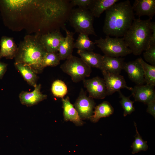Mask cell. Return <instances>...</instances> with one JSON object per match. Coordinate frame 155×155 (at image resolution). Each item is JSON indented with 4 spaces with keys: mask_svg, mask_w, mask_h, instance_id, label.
I'll return each mask as SVG.
<instances>
[{
    "mask_svg": "<svg viewBox=\"0 0 155 155\" xmlns=\"http://www.w3.org/2000/svg\"><path fill=\"white\" fill-rule=\"evenodd\" d=\"M105 12L103 31L106 36L123 37L135 19L128 0L115 3Z\"/></svg>",
    "mask_w": 155,
    "mask_h": 155,
    "instance_id": "cell-1",
    "label": "cell"
},
{
    "mask_svg": "<svg viewBox=\"0 0 155 155\" xmlns=\"http://www.w3.org/2000/svg\"><path fill=\"white\" fill-rule=\"evenodd\" d=\"M46 52L40 43L39 37L26 36L18 48L15 62L27 65L39 73L43 69L42 60Z\"/></svg>",
    "mask_w": 155,
    "mask_h": 155,
    "instance_id": "cell-2",
    "label": "cell"
},
{
    "mask_svg": "<svg viewBox=\"0 0 155 155\" xmlns=\"http://www.w3.org/2000/svg\"><path fill=\"white\" fill-rule=\"evenodd\" d=\"M151 20L135 19L123 38L135 55H139L150 46L152 30Z\"/></svg>",
    "mask_w": 155,
    "mask_h": 155,
    "instance_id": "cell-3",
    "label": "cell"
},
{
    "mask_svg": "<svg viewBox=\"0 0 155 155\" xmlns=\"http://www.w3.org/2000/svg\"><path fill=\"white\" fill-rule=\"evenodd\" d=\"M94 17L87 9H72L68 21L75 32L97 36L93 27Z\"/></svg>",
    "mask_w": 155,
    "mask_h": 155,
    "instance_id": "cell-4",
    "label": "cell"
},
{
    "mask_svg": "<svg viewBox=\"0 0 155 155\" xmlns=\"http://www.w3.org/2000/svg\"><path fill=\"white\" fill-rule=\"evenodd\" d=\"M94 42L104 55L108 56L119 57L132 53L123 38H112L106 36L105 38L100 37Z\"/></svg>",
    "mask_w": 155,
    "mask_h": 155,
    "instance_id": "cell-5",
    "label": "cell"
},
{
    "mask_svg": "<svg viewBox=\"0 0 155 155\" xmlns=\"http://www.w3.org/2000/svg\"><path fill=\"white\" fill-rule=\"evenodd\" d=\"M60 68L75 83L83 81L89 76L92 72L91 67L81 58L73 55L61 65Z\"/></svg>",
    "mask_w": 155,
    "mask_h": 155,
    "instance_id": "cell-6",
    "label": "cell"
},
{
    "mask_svg": "<svg viewBox=\"0 0 155 155\" xmlns=\"http://www.w3.org/2000/svg\"><path fill=\"white\" fill-rule=\"evenodd\" d=\"M96 103L93 99L87 96L82 89L73 105L82 120L90 119L93 114Z\"/></svg>",
    "mask_w": 155,
    "mask_h": 155,
    "instance_id": "cell-7",
    "label": "cell"
},
{
    "mask_svg": "<svg viewBox=\"0 0 155 155\" xmlns=\"http://www.w3.org/2000/svg\"><path fill=\"white\" fill-rule=\"evenodd\" d=\"M84 87L87 89L89 96L94 98L103 99L107 96L106 89L103 79L98 76L83 81Z\"/></svg>",
    "mask_w": 155,
    "mask_h": 155,
    "instance_id": "cell-8",
    "label": "cell"
},
{
    "mask_svg": "<svg viewBox=\"0 0 155 155\" xmlns=\"http://www.w3.org/2000/svg\"><path fill=\"white\" fill-rule=\"evenodd\" d=\"M101 71L106 86L107 96L112 95L123 88L132 90L133 88L127 85L123 76L119 74L109 73L104 71Z\"/></svg>",
    "mask_w": 155,
    "mask_h": 155,
    "instance_id": "cell-9",
    "label": "cell"
},
{
    "mask_svg": "<svg viewBox=\"0 0 155 155\" xmlns=\"http://www.w3.org/2000/svg\"><path fill=\"white\" fill-rule=\"evenodd\" d=\"M64 37L60 31H56L41 35L39 36L41 44L47 52H58L60 45Z\"/></svg>",
    "mask_w": 155,
    "mask_h": 155,
    "instance_id": "cell-10",
    "label": "cell"
},
{
    "mask_svg": "<svg viewBox=\"0 0 155 155\" xmlns=\"http://www.w3.org/2000/svg\"><path fill=\"white\" fill-rule=\"evenodd\" d=\"M123 69L127 73L129 79L136 85H143L145 83L143 67L138 59L124 62Z\"/></svg>",
    "mask_w": 155,
    "mask_h": 155,
    "instance_id": "cell-11",
    "label": "cell"
},
{
    "mask_svg": "<svg viewBox=\"0 0 155 155\" xmlns=\"http://www.w3.org/2000/svg\"><path fill=\"white\" fill-rule=\"evenodd\" d=\"M154 87L147 84L135 86L131 91V95L134 98V101L147 104L155 99Z\"/></svg>",
    "mask_w": 155,
    "mask_h": 155,
    "instance_id": "cell-12",
    "label": "cell"
},
{
    "mask_svg": "<svg viewBox=\"0 0 155 155\" xmlns=\"http://www.w3.org/2000/svg\"><path fill=\"white\" fill-rule=\"evenodd\" d=\"M41 88L40 84H37L32 92L22 91L19 96L21 103L27 106H30L37 104L46 99L47 95L41 92Z\"/></svg>",
    "mask_w": 155,
    "mask_h": 155,
    "instance_id": "cell-13",
    "label": "cell"
},
{
    "mask_svg": "<svg viewBox=\"0 0 155 155\" xmlns=\"http://www.w3.org/2000/svg\"><path fill=\"white\" fill-rule=\"evenodd\" d=\"M135 15L147 16L151 20L155 14V0H135L132 6Z\"/></svg>",
    "mask_w": 155,
    "mask_h": 155,
    "instance_id": "cell-14",
    "label": "cell"
},
{
    "mask_svg": "<svg viewBox=\"0 0 155 155\" xmlns=\"http://www.w3.org/2000/svg\"><path fill=\"white\" fill-rule=\"evenodd\" d=\"M124 58L115 57L105 55L103 56L100 70L106 72L119 74L123 69Z\"/></svg>",
    "mask_w": 155,
    "mask_h": 155,
    "instance_id": "cell-15",
    "label": "cell"
},
{
    "mask_svg": "<svg viewBox=\"0 0 155 155\" xmlns=\"http://www.w3.org/2000/svg\"><path fill=\"white\" fill-rule=\"evenodd\" d=\"M63 108V115L64 121H70L77 126H81L84 122L80 117L78 113L70 101L69 97L61 99Z\"/></svg>",
    "mask_w": 155,
    "mask_h": 155,
    "instance_id": "cell-16",
    "label": "cell"
},
{
    "mask_svg": "<svg viewBox=\"0 0 155 155\" xmlns=\"http://www.w3.org/2000/svg\"><path fill=\"white\" fill-rule=\"evenodd\" d=\"M63 30L66 35L61 43L58 51L61 60H66L71 56L74 48V33L68 30L66 27Z\"/></svg>",
    "mask_w": 155,
    "mask_h": 155,
    "instance_id": "cell-17",
    "label": "cell"
},
{
    "mask_svg": "<svg viewBox=\"0 0 155 155\" xmlns=\"http://www.w3.org/2000/svg\"><path fill=\"white\" fill-rule=\"evenodd\" d=\"M17 49L12 38L3 36L0 41V60L3 57L12 59L15 56Z\"/></svg>",
    "mask_w": 155,
    "mask_h": 155,
    "instance_id": "cell-18",
    "label": "cell"
},
{
    "mask_svg": "<svg viewBox=\"0 0 155 155\" xmlns=\"http://www.w3.org/2000/svg\"><path fill=\"white\" fill-rule=\"evenodd\" d=\"M119 1L118 0H92L88 9L94 18H98L104 11Z\"/></svg>",
    "mask_w": 155,
    "mask_h": 155,
    "instance_id": "cell-19",
    "label": "cell"
},
{
    "mask_svg": "<svg viewBox=\"0 0 155 155\" xmlns=\"http://www.w3.org/2000/svg\"><path fill=\"white\" fill-rule=\"evenodd\" d=\"M77 53L81 58L89 66L100 70L103 56L93 51L78 50Z\"/></svg>",
    "mask_w": 155,
    "mask_h": 155,
    "instance_id": "cell-20",
    "label": "cell"
},
{
    "mask_svg": "<svg viewBox=\"0 0 155 155\" xmlns=\"http://www.w3.org/2000/svg\"><path fill=\"white\" fill-rule=\"evenodd\" d=\"M93 114L90 119L94 123L98 122L100 119L108 117L112 115L114 109L111 104L108 102L104 101L95 106Z\"/></svg>",
    "mask_w": 155,
    "mask_h": 155,
    "instance_id": "cell-21",
    "label": "cell"
},
{
    "mask_svg": "<svg viewBox=\"0 0 155 155\" xmlns=\"http://www.w3.org/2000/svg\"><path fill=\"white\" fill-rule=\"evenodd\" d=\"M14 64L24 79L29 84L34 88L37 85V73L27 65L16 62Z\"/></svg>",
    "mask_w": 155,
    "mask_h": 155,
    "instance_id": "cell-22",
    "label": "cell"
},
{
    "mask_svg": "<svg viewBox=\"0 0 155 155\" xmlns=\"http://www.w3.org/2000/svg\"><path fill=\"white\" fill-rule=\"evenodd\" d=\"M95 44L94 42L89 39L88 35L80 33L74 43V47L81 51H93Z\"/></svg>",
    "mask_w": 155,
    "mask_h": 155,
    "instance_id": "cell-23",
    "label": "cell"
},
{
    "mask_svg": "<svg viewBox=\"0 0 155 155\" xmlns=\"http://www.w3.org/2000/svg\"><path fill=\"white\" fill-rule=\"evenodd\" d=\"M138 59L143 67L145 83L146 84L154 86L155 66L147 63L141 58Z\"/></svg>",
    "mask_w": 155,
    "mask_h": 155,
    "instance_id": "cell-24",
    "label": "cell"
},
{
    "mask_svg": "<svg viewBox=\"0 0 155 155\" xmlns=\"http://www.w3.org/2000/svg\"><path fill=\"white\" fill-rule=\"evenodd\" d=\"M135 127L136 134L135 136V140L133 142L131 147L133 149L132 154H134L141 151H146L148 148L147 141H144L139 134L136 127V124L134 122Z\"/></svg>",
    "mask_w": 155,
    "mask_h": 155,
    "instance_id": "cell-25",
    "label": "cell"
},
{
    "mask_svg": "<svg viewBox=\"0 0 155 155\" xmlns=\"http://www.w3.org/2000/svg\"><path fill=\"white\" fill-rule=\"evenodd\" d=\"M51 92L53 95L57 97L63 98L68 92L67 85L62 81L58 80L52 83Z\"/></svg>",
    "mask_w": 155,
    "mask_h": 155,
    "instance_id": "cell-26",
    "label": "cell"
},
{
    "mask_svg": "<svg viewBox=\"0 0 155 155\" xmlns=\"http://www.w3.org/2000/svg\"><path fill=\"white\" fill-rule=\"evenodd\" d=\"M61 60L58 52H47L42 59V67L44 69L47 66H56L60 64Z\"/></svg>",
    "mask_w": 155,
    "mask_h": 155,
    "instance_id": "cell-27",
    "label": "cell"
},
{
    "mask_svg": "<svg viewBox=\"0 0 155 155\" xmlns=\"http://www.w3.org/2000/svg\"><path fill=\"white\" fill-rule=\"evenodd\" d=\"M121 100L120 103L124 110L123 116H126L128 115L131 114L135 110L133 105L134 101H132L130 99V96L126 97L124 95L120 90L118 91Z\"/></svg>",
    "mask_w": 155,
    "mask_h": 155,
    "instance_id": "cell-28",
    "label": "cell"
},
{
    "mask_svg": "<svg viewBox=\"0 0 155 155\" xmlns=\"http://www.w3.org/2000/svg\"><path fill=\"white\" fill-rule=\"evenodd\" d=\"M143 53L145 61L151 65L155 66V45L150 46Z\"/></svg>",
    "mask_w": 155,
    "mask_h": 155,
    "instance_id": "cell-29",
    "label": "cell"
},
{
    "mask_svg": "<svg viewBox=\"0 0 155 155\" xmlns=\"http://www.w3.org/2000/svg\"><path fill=\"white\" fill-rule=\"evenodd\" d=\"M70 1L73 7L78 6L79 7L88 9L92 0H72Z\"/></svg>",
    "mask_w": 155,
    "mask_h": 155,
    "instance_id": "cell-30",
    "label": "cell"
},
{
    "mask_svg": "<svg viewBox=\"0 0 155 155\" xmlns=\"http://www.w3.org/2000/svg\"><path fill=\"white\" fill-rule=\"evenodd\" d=\"M148 108L147 109V112L155 117V99L149 102L147 104Z\"/></svg>",
    "mask_w": 155,
    "mask_h": 155,
    "instance_id": "cell-31",
    "label": "cell"
},
{
    "mask_svg": "<svg viewBox=\"0 0 155 155\" xmlns=\"http://www.w3.org/2000/svg\"><path fill=\"white\" fill-rule=\"evenodd\" d=\"M150 27L152 30V34L150 46L155 45V22H151Z\"/></svg>",
    "mask_w": 155,
    "mask_h": 155,
    "instance_id": "cell-32",
    "label": "cell"
},
{
    "mask_svg": "<svg viewBox=\"0 0 155 155\" xmlns=\"http://www.w3.org/2000/svg\"><path fill=\"white\" fill-rule=\"evenodd\" d=\"M7 64L1 62L0 60V79L3 78L7 69Z\"/></svg>",
    "mask_w": 155,
    "mask_h": 155,
    "instance_id": "cell-33",
    "label": "cell"
}]
</instances>
